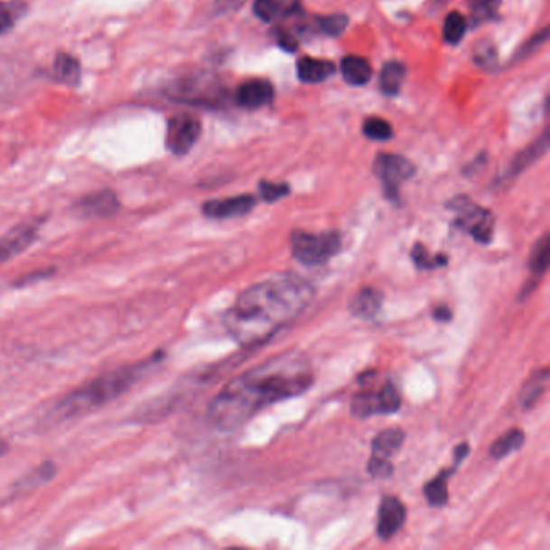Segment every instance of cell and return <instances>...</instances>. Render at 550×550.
<instances>
[{"mask_svg": "<svg viewBox=\"0 0 550 550\" xmlns=\"http://www.w3.org/2000/svg\"><path fill=\"white\" fill-rule=\"evenodd\" d=\"M412 258H414L415 265L420 270H434V268L445 266L449 262V256H444V254L431 256L430 252L420 242L415 244L414 249H412Z\"/></svg>", "mask_w": 550, "mask_h": 550, "instance_id": "f1b7e54d", "label": "cell"}, {"mask_svg": "<svg viewBox=\"0 0 550 550\" xmlns=\"http://www.w3.org/2000/svg\"><path fill=\"white\" fill-rule=\"evenodd\" d=\"M340 73L347 83L352 84V86H363V84L368 83L373 71H371V65L367 59L349 55L340 61Z\"/></svg>", "mask_w": 550, "mask_h": 550, "instance_id": "d6986e66", "label": "cell"}, {"mask_svg": "<svg viewBox=\"0 0 550 550\" xmlns=\"http://www.w3.org/2000/svg\"><path fill=\"white\" fill-rule=\"evenodd\" d=\"M258 189H260V196L268 204H273L279 199L289 196V192H291V188L283 182H262Z\"/></svg>", "mask_w": 550, "mask_h": 550, "instance_id": "1f68e13d", "label": "cell"}, {"mask_svg": "<svg viewBox=\"0 0 550 550\" xmlns=\"http://www.w3.org/2000/svg\"><path fill=\"white\" fill-rule=\"evenodd\" d=\"M433 317L436 322L447 323L452 320V310L449 309L447 305H437L436 309L433 310Z\"/></svg>", "mask_w": 550, "mask_h": 550, "instance_id": "d590c367", "label": "cell"}, {"mask_svg": "<svg viewBox=\"0 0 550 550\" xmlns=\"http://www.w3.org/2000/svg\"><path fill=\"white\" fill-rule=\"evenodd\" d=\"M347 23H349L347 16L340 15V14L320 16V18H317V30L326 34V36H340L346 31Z\"/></svg>", "mask_w": 550, "mask_h": 550, "instance_id": "4dcf8cb0", "label": "cell"}, {"mask_svg": "<svg viewBox=\"0 0 550 550\" xmlns=\"http://www.w3.org/2000/svg\"><path fill=\"white\" fill-rule=\"evenodd\" d=\"M367 470L373 478H389L394 471V465H392L391 460L371 459L369 457Z\"/></svg>", "mask_w": 550, "mask_h": 550, "instance_id": "d6a6232c", "label": "cell"}, {"mask_svg": "<svg viewBox=\"0 0 550 550\" xmlns=\"http://www.w3.org/2000/svg\"><path fill=\"white\" fill-rule=\"evenodd\" d=\"M475 61L480 65H484V67L494 65L496 63V51H494V47L488 44V42L480 44V46L476 47Z\"/></svg>", "mask_w": 550, "mask_h": 550, "instance_id": "836d02e7", "label": "cell"}, {"mask_svg": "<svg viewBox=\"0 0 550 550\" xmlns=\"http://www.w3.org/2000/svg\"><path fill=\"white\" fill-rule=\"evenodd\" d=\"M273 98L275 89L272 83L265 79H250L236 91V102L244 108H262L272 104Z\"/></svg>", "mask_w": 550, "mask_h": 550, "instance_id": "4fadbf2b", "label": "cell"}, {"mask_svg": "<svg viewBox=\"0 0 550 550\" xmlns=\"http://www.w3.org/2000/svg\"><path fill=\"white\" fill-rule=\"evenodd\" d=\"M447 207L455 211V225L459 229L470 234L480 244H489L492 241L496 223L492 211L475 204L467 196L455 197Z\"/></svg>", "mask_w": 550, "mask_h": 550, "instance_id": "5b68a950", "label": "cell"}, {"mask_svg": "<svg viewBox=\"0 0 550 550\" xmlns=\"http://www.w3.org/2000/svg\"><path fill=\"white\" fill-rule=\"evenodd\" d=\"M301 10L299 0H256L254 14L262 22H275L278 18L295 15Z\"/></svg>", "mask_w": 550, "mask_h": 550, "instance_id": "9a60e30c", "label": "cell"}, {"mask_svg": "<svg viewBox=\"0 0 550 550\" xmlns=\"http://www.w3.org/2000/svg\"><path fill=\"white\" fill-rule=\"evenodd\" d=\"M500 2L502 0H467L470 14H471V22L475 24H481L490 18H494L500 7Z\"/></svg>", "mask_w": 550, "mask_h": 550, "instance_id": "83f0119b", "label": "cell"}, {"mask_svg": "<svg viewBox=\"0 0 550 550\" xmlns=\"http://www.w3.org/2000/svg\"><path fill=\"white\" fill-rule=\"evenodd\" d=\"M342 238L338 231L307 233L295 229L291 233V250L299 264L305 266H320L328 264L332 256L340 254Z\"/></svg>", "mask_w": 550, "mask_h": 550, "instance_id": "277c9868", "label": "cell"}, {"mask_svg": "<svg viewBox=\"0 0 550 550\" xmlns=\"http://www.w3.org/2000/svg\"><path fill=\"white\" fill-rule=\"evenodd\" d=\"M467 33V20L459 12H452L445 16L443 38L447 44H459Z\"/></svg>", "mask_w": 550, "mask_h": 550, "instance_id": "4316f807", "label": "cell"}, {"mask_svg": "<svg viewBox=\"0 0 550 550\" xmlns=\"http://www.w3.org/2000/svg\"><path fill=\"white\" fill-rule=\"evenodd\" d=\"M52 76L55 81L67 84V86H78L81 79V69L79 61H76L70 53H59L55 57L52 67Z\"/></svg>", "mask_w": 550, "mask_h": 550, "instance_id": "44dd1931", "label": "cell"}, {"mask_svg": "<svg viewBox=\"0 0 550 550\" xmlns=\"http://www.w3.org/2000/svg\"><path fill=\"white\" fill-rule=\"evenodd\" d=\"M406 441V431L400 428H389L381 431L371 444V459L389 460L399 452Z\"/></svg>", "mask_w": 550, "mask_h": 550, "instance_id": "2e32d148", "label": "cell"}, {"mask_svg": "<svg viewBox=\"0 0 550 550\" xmlns=\"http://www.w3.org/2000/svg\"><path fill=\"white\" fill-rule=\"evenodd\" d=\"M545 151H547V135H543V137L537 143L533 144L531 147H527V151L521 152L520 155L515 157V160L505 172V180L515 178L517 174L525 172L527 166L535 163L536 160L539 159Z\"/></svg>", "mask_w": 550, "mask_h": 550, "instance_id": "603a6c76", "label": "cell"}, {"mask_svg": "<svg viewBox=\"0 0 550 550\" xmlns=\"http://www.w3.org/2000/svg\"><path fill=\"white\" fill-rule=\"evenodd\" d=\"M457 468H459V465L453 463L452 468H445L439 475L434 476L430 482H426L424 496L428 499L431 507H444L449 502L447 482H449V478L457 471Z\"/></svg>", "mask_w": 550, "mask_h": 550, "instance_id": "7402d4cb", "label": "cell"}, {"mask_svg": "<svg viewBox=\"0 0 550 550\" xmlns=\"http://www.w3.org/2000/svg\"><path fill=\"white\" fill-rule=\"evenodd\" d=\"M402 404L400 392L392 383H386L379 389H367L355 394L350 402V412L357 418L365 420L375 415L396 414Z\"/></svg>", "mask_w": 550, "mask_h": 550, "instance_id": "8992f818", "label": "cell"}, {"mask_svg": "<svg viewBox=\"0 0 550 550\" xmlns=\"http://www.w3.org/2000/svg\"><path fill=\"white\" fill-rule=\"evenodd\" d=\"M315 381L307 355L286 350L233 378L213 397L209 420L219 431H234L260 410L283 400L299 397Z\"/></svg>", "mask_w": 550, "mask_h": 550, "instance_id": "6da1fadb", "label": "cell"}, {"mask_svg": "<svg viewBox=\"0 0 550 550\" xmlns=\"http://www.w3.org/2000/svg\"><path fill=\"white\" fill-rule=\"evenodd\" d=\"M28 5L23 0H8L0 2V36L15 28V24L23 18Z\"/></svg>", "mask_w": 550, "mask_h": 550, "instance_id": "d4e9b609", "label": "cell"}, {"mask_svg": "<svg viewBox=\"0 0 550 550\" xmlns=\"http://www.w3.org/2000/svg\"><path fill=\"white\" fill-rule=\"evenodd\" d=\"M416 168L410 160L396 154H378L373 162V173L383 184L385 194L391 200L399 199V188L414 176Z\"/></svg>", "mask_w": 550, "mask_h": 550, "instance_id": "52a82bcc", "label": "cell"}, {"mask_svg": "<svg viewBox=\"0 0 550 550\" xmlns=\"http://www.w3.org/2000/svg\"><path fill=\"white\" fill-rule=\"evenodd\" d=\"M549 252V236L544 234L541 239H537L535 247H533V252L529 256V272L533 275V281H536V279L539 281L544 273L547 272Z\"/></svg>", "mask_w": 550, "mask_h": 550, "instance_id": "484cf974", "label": "cell"}, {"mask_svg": "<svg viewBox=\"0 0 550 550\" xmlns=\"http://www.w3.org/2000/svg\"><path fill=\"white\" fill-rule=\"evenodd\" d=\"M160 360H162V355L155 354L152 355L149 360L102 375L91 383L71 392L67 397H63L55 406L53 414L59 416V420H65V418H75V416L89 414L92 410H98L131 389Z\"/></svg>", "mask_w": 550, "mask_h": 550, "instance_id": "3957f363", "label": "cell"}, {"mask_svg": "<svg viewBox=\"0 0 550 550\" xmlns=\"http://www.w3.org/2000/svg\"><path fill=\"white\" fill-rule=\"evenodd\" d=\"M7 449L8 445L5 444V443H2V441H0V455H2V453L7 452Z\"/></svg>", "mask_w": 550, "mask_h": 550, "instance_id": "74e56055", "label": "cell"}, {"mask_svg": "<svg viewBox=\"0 0 550 550\" xmlns=\"http://www.w3.org/2000/svg\"><path fill=\"white\" fill-rule=\"evenodd\" d=\"M406 520H407L406 505L400 502V499L387 496L381 500L378 508V536L385 541L391 539L392 536L399 533Z\"/></svg>", "mask_w": 550, "mask_h": 550, "instance_id": "30bf717a", "label": "cell"}, {"mask_svg": "<svg viewBox=\"0 0 550 550\" xmlns=\"http://www.w3.org/2000/svg\"><path fill=\"white\" fill-rule=\"evenodd\" d=\"M525 439L527 436L520 428L505 431L504 434L498 437L490 445V457L496 460L505 459L507 455L517 452L521 445L525 444Z\"/></svg>", "mask_w": 550, "mask_h": 550, "instance_id": "cb8c5ba5", "label": "cell"}, {"mask_svg": "<svg viewBox=\"0 0 550 550\" xmlns=\"http://www.w3.org/2000/svg\"><path fill=\"white\" fill-rule=\"evenodd\" d=\"M313 299L315 287L310 281L297 273H276L242 291L223 324L239 346H260L301 317Z\"/></svg>", "mask_w": 550, "mask_h": 550, "instance_id": "7a4b0ae2", "label": "cell"}, {"mask_svg": "<svg viewBox=\"0 0 550 550\" xmlns=\"http://www.w3.org/2000/svg\"><path fill=\"white\" fill-rule=\"evenodd\" d=\"M549 381V369H536L531 377L527 378L520 391V404L523 408H531L537 400L541 399Z\"/></svg>", "mask_w": 550, "mask_h": 550, "instance_id": "ac0fdd59", "label": "cell"}, {"mask_svg": "<svg viewBox=\"0 0 550 550\" xmlns=\"http://www.w3.org/2000/svg\"><path fill=\"white\" fill-rule=\"evenodd\" d=\"M276 39H278L279 46L283 47V49H286L289 52H293L297 49V41H295L294 36L291 34V33H287L284 30H278L276 33Z\"/></svg>", "mask_w": 550, "mask_h": 550, "instance_id": "e575fe53", "label": "cell"}, {"mask_svg": "<svg viewBox=\"0 0 550 550\" xmlns=\"http://www.w3.org/2000/svg\"><path fill=\"white\" fill-rule=\"evenodd\" d=\"M120 209L118 197L114 191H98L94 194L83 197L75 205V210L83 219H106L112 217Z\"/></svg>", "mask_w": 550, "mask_h": 550, "instance_id": "7c38bea8", "label": "cell"}, {"mask_svg": "<svg viewBox=\"0 0 550 550\" xmlns=\"http://www.w3.org/2000/svg\"><path fill=\"white\" fill-rule=\"evenodd\" d=\"M385 295L375 287H363L349 303L350 313L362 320H373L383 307Z\"/></svg>", "mask_w": 550, "mask_h": 550, "instance_id": "5bb4252c", "label": "cell"}, {"mask_svg": "<svg viewBox=\"0 0 550 550\" xmlns=\"http://www.w3.org/2000/svg\"><path fill=\"white\" fill-rule=\"evenodd\" d=\"M334 63L330 61H320L312 57H303L297 63V75L301 81L307 84H317L334 73Z\"/></svg>", "mask_w": 550, "mask_h": 550, "instance_id": "e0dca14e", "label": "cell"}, {"mask_svg": "<svg viewBox=\"0 0 550 550\" xmlns=\"http://www.w3.org/2000/svg\"><path fill=\"white\" fill-rule=\"evenodd\" d=\"M406 76H407L406 65H402L400 61H387L379 75V89L386 96H397L404 86Z\"/></svg>", "mask_w": 550, "mask_h": 550, "instance_id": "ffe728a7", "label": "cell"}, {"mask_svg": "<svg viewBox=\"0 0 550 550\" xmlns=\"http://www.w3.org/2000/svg\"><path fill=\"white\" fill-rule=\"evenodd\" d=\"M242 0H217V12L221 14V12H227V10H233V8L239 7L241 5Z\"/></svg>", "mask_w": 550, "mask_h": 550, "instance_id": "8d00e7d4", "label": "cell"}, {"mask_svg": "<svg viewBox=\"0 0 550 550\" xmlns=\"http://www.w3.org/2000/svg\"><path fill=\"white\" fill-rule=\"evenodd\" d=\"M41 221H26L20 227L10 229L5 236L0 238V262H7L14 256H20L28 249L38 236Z\"/></svg>", "mask_w": 550, "mask_h": 550, "instance_id": "8fae6325", "label": "cell"}, {"mask_svg": "<svg viewBox=\"0 0 550 550\" xmlns=\"http://www.w3.org/2000/svg\"><path fill=\"white\" fill-rule=\"evenodd\" d=\"M202 133V125L192 115H176L166 126V147L174 155H186Z\"/></svg>", "mask_w": 550, "mask_h": 550, "instance_id": "ba28073f", "label": "cell"}, {"mask_svg": "<svg viewBox=\"0 0 550 550\" xmlns=\"http://www.w3.org/2000/svg\"><path fill=\"white\" fill-rule=\"evenodd\" d=\"M363 135L371 141H387L394 136V131L389 121L378 117H368L363 121Z\"/></svg>", "mask_w": 550, "mask_h": 550, "instance_id": "f546056e", "label": "cell"}, {"mask_svg": "<svg viewBox=\"0 0 550 550\" xmlns=\"http://www.w3.org/2000/svg\"><path fill=\"white\" fill-rule=\"evenodd\" d=\"M256 200L252 194H242V196L228 197V199H217L209 200L202 205L205 217L211 219H228L244 217L254 210Z\"/></svg>", "mask_w": 550, "mask_h": 550, "instance_id": "9c48e42d", "label": "cell"}]
</instances>
